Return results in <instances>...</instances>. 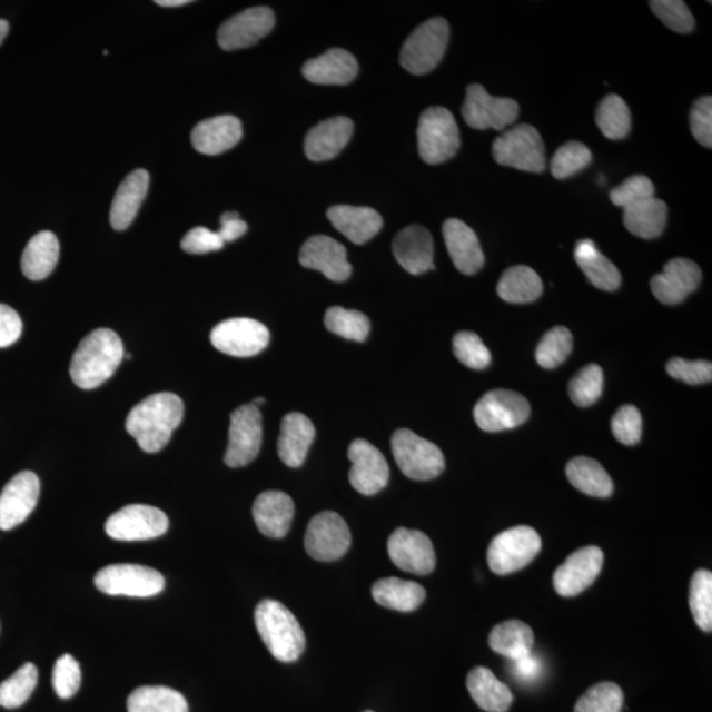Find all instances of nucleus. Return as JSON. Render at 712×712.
Segmentation results:
<instances>
[{
	"label": "nucleus",
	"instance_id": "nucleus-39",
	"mask_svg": "<svg viewBox=\"0 0 712 712\" xmlns=\"http://www.w3.org/2000/svg\"><path fill=\"white\" fill-rule=\"evenodd\" d=\"M543 281L536 270L526 266L511 267L497 284V295L511 304H528L536 301L543 294Z\"/></svg>",
	"mask_w": 712,
	"mask_h": 712
},
{
	"label": "nucleus",
	"instance_id": "nucleus-6",
	"mask_svg": "<svg viewBox=\"0 0 712 712\" xmlns=\"http://www.w3.org/2000/svg\"><path fill=\"white\" fill-rule=\"evenodd\" d=\"M392 453L403 474L413 481H432L445 469V457L437 445L409 429L392 436Z\"/></svg>",
	"mask_w": 712,
	"mask_h": 712
},
{
	"label": "nucleus",
	"instance_id": "nucleus-58",
	"mask_svg": "<svg viewBox=\"0 0 712 712\" xmlns=\"http://www.w3.org/2000/svg\"><path fill=\"white\" fill-rule=\"evenodd\" d=\"M248 226L245 220H241L238 212H225L220 217V229L218 231L219 237L222 238L225 244L235 241L247 233Z\"/></svg>",
	"mask_w": 712,
	"mask_h": 712
},
{
	"label": "nucleus",
	"instance_id": "nucleus-7",
	"mask_svg": "<svg viewBox=\"0 0 712 712\" xmlns=\"http://www.w3.org/2000/svg\"><path fill=\"white\" fill-rule=\"evenodd\" d=\"M493 156L501 166L524 172L543 174L546 168L543 138L536 128L530 125H518L496 138Z\"/></svg>",
	"mask_w": 712,
	"mask_h": 712
},
{
	"label": "nucleus",
	"instance_id": "nucleus-43",
	"mask_svg": "<svg viewBox=\"0 0 712 712\" xmlns=\"http://www.w3.org/2000/svg\"><path fill=\"white\" fill-rule=\"evenodd\" d=\"M327 330L342 338L365 342L369 334V319L358 310H347L333 306L325 315Z\"/></svg>",
	"mask_w": 712,
	"mask_h": 712
},
{
	"label": "nucleus",
	"instance_id": "nucleus-34",
	"mask_svg": "<svg viewBox=\"0 0 712 712\" xmlns=\"http://www.w3.org/2000/svg\"><path fill=\"white\" fill-rule=\"evenodd\" d=\"M574 258L587 279L597 289L614 291L622 284L619 269L603 254L597 251L593 240L583 239L576 244Z\"/></svg>",
	"mask_w": 712,
	"mask_h": 712
},
{
	"label": "nucleus",
	"instance_id": "nucleus-63",
	"mask_svg": "<svg viewBox=\"0 0 712 712\" xmlns=\"http://www.w3.org/2000/svg\"><path fill=\"white\" fill-rule=\"evenodd\" d=\"M366 712H374V711H366Z\"/></svg>",
	"mask_w": 712,
	"mask_h": 712
},
{
	"label": "nucleus",
	"instance_id": "nucleus-20",
	"mask_svg": "<svg viewBox=\"0 0 712 712\" xmlns=\"http://www.w3.org/2000/svg\"><path fill=\"white\" fill-rule=\"evenodd\" d=\"M275 16L268 7H254L225 21L218 31V44L225 51L253 47L274 30Z\"/></svg>",
	"mask_w": 712,
	"mask_h": 712
},
{
	"label": "nucleus",
	"instance_id": "nucleus-13",
	"mask_svg": "<svg viewBox=\"0 0 712 712\" xmlns=\"http://www.w3.org/2000/svg\"><path fill=\"white\" fill-rule=\"evenodd\" d=\"M169 528V520L159 508L146 504H131L107 518L105 531L118 541L158 538Z\"/></svg>",
	"mask_w": 712,
	"mask_h": 712
},
{
	"label": "nucleus",
	"instance_id": "nucleus-60",
	"mask_svg": "<svg viewBox=\"0 0 712 712\" xmlns=\"http://www.w3.org/2000/svg\"><path fill=\"white\" fill-rule=\"evenodd\" d=\"M188 3H190L188 0H158V2H156V4L161 7H180Z\"/></svg>",
	"mask_w": 712,
	"mask_h": 712
},
{
	"label": "nucleus",
	"instance_id": "nucleus-16",
	"mask_svg": "<svg viewBox=\"0 0 712 712\" xmlns=\"http://www.w3.org/2000/svg\"><path fill=\"white\" fill-rule=\"evenodd\" d=\"M347 455L353 463L348 479L358 493L372 496L387 487L389 466L379 448L366 439H355Z\"/></svg>",
	"mask_w": 712,
	"mask_h": 712
},
{
	"label": "nucleus",
	"instance_id": "nucleus-36",
	"mask_svg": "<svg viewBox=\"0 0 712 712\" xmlns=\"http://www.w3.org/2000/svg\"><path fill=\"white\" fill-rule=\"evenodd\" d=\"M491 650L502 656L516 661L530 656L534 645V633L522 621H507L497 624L490 633Z\"/></svg>",
	"mask_w": 712,
	"mask_h": 712
},
{
	"label": "nucleus",
	"instance_id": "nucleus-12",
	"mask_svg": "<svg viewBox=\"0 0 712 712\" xmlns=\"http://www.w3.org/2000/svg\"><path fill=\"white\" fill-rule=\"evenodd\" d=\"M520 107L515 99L490 96L482 85H469L462 116L465 122L475 130L502 131L515 122Z\"/></svg>",
	"mask_w": 712,
	"mask_h": 712
},
{
	"label": "nucleus",
	"instance_id": "nucleus-15",
	"mask_svg": "<svg viewBox=\"0 0 712 712\" xmlns=\"http://www.w3.org/2000/svg\"><path fill=\"white\" fill-rule=\"evenodd\" d=\"M210 340L220 353L248 358L265 350L269 344V330L259 320L233 318L214 327Z\"/></svg>",
	"mask_w": 712,
	"mask_h": 712
},
{
	"label": "nucleus",
	"instance_id": "nucleus-61",
	"mask_svg": "<svg viewBox=\"0 0 712 712\" xmlns=\"http://www.w3.org/2000/svg\"><path fill=\"white\" fill-rule=\"evenodd\" d=\"M9 31H10L9 21L4 19H0V44H2V42L7 38V34H9Z\"/></svg>",
	"mask_w": 712,
	"mask_h": 712
},
{
	"label": "nucleus",
	"instance_id": "nucleus-26",
	"mask_svg": "<svg viewBox=\"0 0 712 712\" xmlns=\"http://www.w3.org/2000/svg\"><path fill=\"white\" fill-rule=\"evenodd\" d=\"M395 258L407 273L423 275L434 269V245L429 231L423 226L405 227L394 240Z\"/></svg>",
	"mask_w": 712,
	"mask_h": 712
},
{
	"label": "nucleus",
	"instance_id": "nucleus-53",
	"mask_svg": "<svg viewBox=\"0 0 712 712\" xmlns=\"http://www.w3.org/2000/svg\"><path fill=\"white\" fill-rule=\"evenodd\" d=\"M612 433L619 443L632 446L636 445L643 432V419L640 412L633 405H624L615 413L611 422Z\"/></svg>",
	"mask_w": 712,
	"mask_h": 712
},
{
	"label": "nucleus",
	"instance_id": "nucleus-48",
	"mask_svg": "<svg viewBox=\"0 0 712 712\" xmlns=\"http://www.w3.org/2000/svg\"><path fill=\"white\" fill-rule=\"evenodd\" d=\"M603 380L602 368L597 365H589L568 383V395L578 407H590L600 400Z\"/></svg>",
	"mask_w": 712,
	"mask_h": 712
},
{
	"label": "nucleus",
	"instance_id": "nucleus-11",
	"mask_svg": "<svg viewBox=\"0 0 712 712\" xmlns=\"http://www.w3.org/2000/svg\"><path fill=\"white\" fill-rule=\"evenodd\" d=\"M263 443V422L259 407L241 405L231 413L229 446L225 463L231 468L249 465L258 457Z\"/></svg>",
	"mask_w": 712,
	"mask_h": 712
},
{
	"label": "nucleus",
	"instance_id": "nucleus-18",
	"mask_svg": "<svg viewBox=\"0 0 712 712\" xmlns=\"http://www.w3.org/2000/svg\"><path fill=\"white\" fill-rule=\"evenodd\" d=\"M387 550L392 562L403 572L427 575L436 567V552L422 531L396 530L390 534Z\"/></svg>",
	"mask_w": 712,
	"mask_h": 712
},
{
	"label": "nucleus",
	"instance_id": "nucleus-57",
	"mask_svg": "<svg viewBox=\"0 0 712 712\" xmlns=\"http://www.w3.org/2000/svg\"><path fill=\"white\" fill-rule=\"evenodd\" d=\"M23 332V323L10 306L0 304V348L16 344Z\"/></svg>",
	"mask_w": 712,
	"mask_h": 712
},
{
	"label": "nucleus",
	"instance_id": "nucleus-21",
	"mask_svg": "<svg viewBox=\"0 0 712 712\" xmlns=\"http://www.w3.org/2000/svg\"><path fill=\"white\" fill-rule=\"evenodd\" d=\"M701 268L696 263L675 258L669 260L661 274L653 277L651 288L654 297L665 305H676L686 300L700 287Z\"/></svg>",
	"mask_w": 712,
	"mask_h": 712
},
{
	"label": "nucleus",
	"instance_id": "nucleus-42",
	"mask_svg": "<svg viewBox=\"0 0 712 712\" xmlns=\"http://www.w3.org/2000/svg\"><path fill=\"white\" fill-rule=\"evenodd\" d=\"M38 668L27 662L10 679L0 683V706L6 709L23 706L38 686Z\"/></svg>",
	"mask_w": 712,
	"mask_h": 712
},
{
	"label": "nucleus",
	"instance_id": "nucleus-10",
	"mask_svg": "<svg viewBox=\"0 0 712 712\" xmlns=\"http://www.w3.org/2000/svg\"><path fill=\"white\" fill-rule=\"evenodd\" d=\"M530 415L528 400L517 392L507 389L487 392L474 408L476 424L490 433L514 429L524 424Z\"/></svg>",
	"mask_w": 712,
	"mask_h": 712
},
{
	"label": "nucleus",
	"instance_id": "nucleus-41",
	"mask_svg": "<svg viewBox=\"0 0 712 712\" xmlns=\"http://www.w3.org/2000/svg\"><path fill=\"white\" fill-rule=\"evenodd\" d=\"M596 125L605 138L622 140L631 131L630 107L623 98L610 95L603 99L596 109Z\"/></svg>",
	"mask_w": 712,
	"mask_h": 712
},
{
	"label": "nucleus",
	"instance_id": "nucleus-56",
	"mask_svg": "<svg viewBox=\"0 0 712 712\" xmlns=\"http://www.w3.org/2000/svg\"><path fill=\"white\" fill-rule=\"evenodd\" d=\"M225 246V241L219 237L218 233H214L206 227H195L185 235L181 247L185 253L194 255H204L219 251Z\"/></svg>",
	"mask_w": 712,
	"mask_h": 712
},
{
	"label": "nucleus",
	"instance_id": "nucleus-25",
	"mask_svg": "<svg viewBox=\"0 0 712 712\" xmlns=\"http://www.w3.org/2000/svg\"><path fill=\"white\" fill-rule=\"evenodd\" d=\"M353 132L352 119L336 117L324 120L306 135L305 154L312 161L332 160L347 146Z\"/></svg>",
	"mask_w": 712,
	"mask_h": 712
},
{
	"label": "nucleus",
	"instance_id": "nucleus-35",
	"mask_svg": "<svg viewBox=\"0 0 712 712\" xmlns=\"http://www.w3.org/2000/svg\"><path fill=\"white\" fill-rule=\"evenodd\" d=\"M668 206L656 197L644 199L623 209V222L631 234L641 239L659 238L665 230Z\"/></svg>",
	"mask_w": 712,
	"mask_h": 712
},
{
	"label": "nucleus",
	"instance_id": "nucleus-17",
	"mask_svg": "<svg viewBox=\"0 0 712 712\" xmlns=\"http://www.w3.org/2000/svg\"><path fill=\"white\" fill-rule=\"evenodd\" d=\"M604 554L601 547L591 545L570 554L564 564L555 570L554 589L561 596H575L589 589L603 567Z\"/></svg>",
	"mask_w": 712,
	"mask_h": 712
},
{
	"label": "nucleus",
	"instance_id": "nucleus-37",
	"mask_svg": "<svg viewBox=\"0 0 712 712\" xmlns=\"http://www.w3.org/2000/svg\"><path fill=\"white\" fill-rule=\"evenodd\" d=\"M373 596L383 607L412 612L422 605L426 597V591L416 582L400 578H384L373 586Z\"/></svg>",
	"mask_w": 712,
	"mask_h": 712
},
{
	"label": "nucleus",
	"instance_id": "nucleus-23",
	"mask_svg": "<svg viewBox=\"0 0 712 712\" xmlns=\"http://www.w3.org/2000/svg\"><path fill=\"white\" fill-rule=\"evenodd\" d=\"M443 234L448 255L459 273L475 275L484 265V254L476 234L459 219H447Z\"/></svg>",
	"mask_w": 712,
	"mask_h": 712
},
{
	"label": "nucleus",
	"instance_id": "nucleus-28",
	"mask_svg": "<svg viewBox=\"0 0 712 712\" xmlns=\"http://www.w3.org/2000/svg\"><path fill=\"white\" fill-rule=\"evenodd\" d=\"M358 62L345 49L334 48L305 63L303 75L317 85H347L358 76Z\"/></svg>",
	"mask_w": 712,
	"mask_h": 712
},
{
	"label": "nucleus",
	"instance_id": "nucleus-45",
	"mask_svg": "<svg viewBox=\"0 0 712 712\" xmlns=\"http://www.w3.org/2000/svg\"><path fill=\"white\" fill-rule=\"evenodd\" d=\"M623 690L614 682L596 683L575 704L574 712H622Z\"/></svg>",
	"mask_w": 712,
	"mask_h": 712
},
{
	"label": "nucleus",
	"instance_id": "nucleus-29",
	"mask_svg": "<svg viewBox=\"0 0 712 712\" xmlns=\"http://www.w3.org/2000/svg\"><path fill=\"white\" fill-rule=\"evenodd\" d=\"M334 227L355 245H365L379 234L383 227L380 214L372 208L338 205L327 210Z\"/></svg>",
	"mask_w": 712,
	"mask_h": 712
},
{
	"label": "nucleus",
	"instance_id": "nucleus-5",
	"mask_svg": "<svg viewBox=\"0 0 712 712\" xmlns=\"http://www.w3.org/2000/svg\"><path fill=\"white\" fill-rule=\"evenodd\" d=\"M417 139L419 156L432 166L451 160L461 147L458 125L444 107H431L422 113Z\"/></svg>",
	"mask_w": 712,
	"mask_h": 712
},
{
	"label": "nucleus",
	"instance_id": "nucleus-52",
	"mask_svg": "<svg viewBox=\"0 0 712 712\" xmlns=\"http://www.w3.org/2000/svg\"><path fill=\"white\" fill-rule=\"evenodd\" d=\"M656 189H654L653 182L643 175L632 176L619 185L617 188L610 191V198L612 204L619 206V208H626V206L635 205L644 201V199L654 197Z\"/></svg>",
	"mask_w": 712,
	"mask_h": 712
},
{
	"label": "nucleus",
	"instance_id": "nucleus-1",
	"mask_svg": "<svg viewBox=\"0 0 712 712\" xmlns=\"http://www.w3.org/2000/svg\"><path fill=\"white\" fill-rule=\"evenodd\" d=\"M184 403L169 392L148 396L135 405L126 419V429L137 439L141 451L159 453L182 423Z\"/></svg>",
	"mask_w": 712,
	"mask_h": 712
},
{
	"label": "nucleus",
	"instance_id": "nucleus-22",
	"mask_svg": "<svg viewBox=\"0 0 712 712\" xmlns=\"http://www.w3.org/2000/svg\"><path fill=\"white\" fill-rule=\"evenodd\" d=\"M300 263L303 267L319 270L327 279L336 283L346 281L353 273V267L347 261L346 248L325 235H316L305 241Z\"/></svg>",
	"mask_w": 712,
	"mask_h": 712
},
{
	"label": "nucleus",
	"instance_id": "nucleus-31",
	"mask_svg": "<svg viewBox=\"0 0 712 712\" xmlns=\"http://www.w3.org/2000/svg\"><path fill=\"white\" fill-rule=\"evenodd\" d=\"M149 175L145 169L135 170L119 185L110 210V224L117 231L128 229L137 218L148 194Z\"/></svg>",
	"mask_w": 712,
	"mask_h": 712
},
{
	"label": "nucleus",
	"instance_id": "nucleus-50",
	"mask_svg": "<svg viewBox=\"0 0 712 712\" xmlns=\"http://www.w3.org/2000/svg\"><path fill=\"white\" fill-rule=\"evenodd\" d=\"M651 10L669 30L689 33L694 30L695 21L689 7L681 0H652Z\"/></svg>",
	"mask_w": 712,
	"mask_h": 712
},
{
	"label": "nucleus",
	"instance_id": "nucleus-4",
	"mask_svg": "<svg viewBox=\"0 0 712 712\" xmlns=\"http://www.w3.org/2000/svg\"><path fill=\"white\" fill-rule=\"evenodd\" d=\"M451 39V27L443 18H433L418 26L404 42L400 62L415 76L429 73L444 59Z\"/></svg>",
	"mask_w": 712,
	"mask_h": 712
},
{
	"label": "nucleus",
	"instance_id": "nucleus-19",
	"mask_svg": "<svg viewBox=\"0 0 712 712\" xmlns=\"http://www.w3.org/2000/svg\"><path fill=\"white\" fill-rule=\"evenodd\" d=\"M40 481L32 472H21L6 484L0 494V530L11 531L23 524L38 505Z\"/></svg>",
	"mask_w": 712,
	"mask_h": 712
},
{
	"label": "nucleus",
	"instance_id": "nucleus-33",
	"mask_svg": "<svg viewBox=\"0 0 712 712\" xmlns=\"http://www.w3.org/2000/svg\"><path fill=\"white\" fill-rule=\"evenodd\" d=\"M59 258V239L51 231H41L27 245L21 256V270L27 279L41 281L53 273Z\"/></svg>",
	"mask_w": 712,
	"mask_h": 712
},
{
	"label": "nucleus",
	"instance_id": "nucleus-27",
	"mask_svg": "<svg viewBox=\"0 0 712 712\" xmlns=\"http://www.w3.org/2000/svg\"><path fill=\"white\" fill-rule=\"evenodd\" d=\"M244 130L240 120L233 116H220L202 120L191 132V145L199 154L220 155L238 145Z\"/></svg>",
	"mask_w": 712,
	"mask_h": 712
},
{
	"label": "nucleus",
	"instance_id": "nucleus-62",
	"mask_svg": "<svg viewBox=\"0 0 712 712\" xmlns=\"http://www.w3.org/2000/svg\"><path fill=\"white\" fill-rule=\"evenodd\" d=\"M265 402H266L265 398L259 397V398H256V400L253 404L256 405V407H258V405L265 404Z\"/></svg>",
	"mask_w": 712,
	"mask_h": 712
},
{
	"label": "nucleus",
	"instance_id": "nucleus-47",
	"mask_svg": "<svg viewBox=\"0 0 712 712\" xmlns=\"http://www.w3.org/2000/svg\"><path fill=\"white\" fill-rule=\"evenodd\" d=\"M593 160L590 148L580 141H568L554 154L551 170L558 180H564L581 172Z\"/></svg>",
	"mask_w": 712,
	"mask_h": 712
},
{
	"label": "nucleus",
	"instance_id": "nucleus-30",
	"mask_svg": "<svg viewBox=\"0 0 712 712\" xmlns=\"http://www.w3.org/2000/svg\"><path fill=\"white\" fill-rule=\"evenodd\" d=\"M315 425L303 413H289L281 422L279 457L289 467H300L315 441Z\"/></svg>",
	"mask_w": 712,
	"mask_h": 712
},
{
	"label": "nucleus",
	"instance_id": "nucleus-44",
	"mask_svg": "<svg viewBox=\"0 0 712 712\" xmlns=\"http://www.w3.org/2000/svg\"><path fill=\"white\" fill-rule=\"evenodd\" d=\"M690 610L695 624L704 632L712 630V573L709 570H696L690 583Z\"/></svg>",
	"mask_w": 712,
	"mask_h": 712
},
{
	"label": "nucleus",
	"instance_id": "nucleus-8",
	"mask_svg": "<svg viewBox=\"0 0 712 712\" xmlns=\"http://www.w3.org/2000/svg\"><path fill=\"white\" fill-rule=\"evenodd\" d=\"M541 546L540 534L531 526L518 525L498 533L488 546L491 572L497 575L518 572L537 557Z\"/></svg>",
	"mask_w": 712,
	"mask_h": 712
},
{
	"label": "nucleus",
	"instance_id": "nucleus-32",
	"mask_svg": "<svg viewBox=\"0 0 712 712\" xmlns=\"http://www.w3.org/2000/svg\"><path fill=\"white\" fill-rule=\"evenodd\" d=\"M467 689L478 706L487 712H507L514 702L510 688L487 668L478 666L467 675Z\"/></svg>",
	"mask_w": 712,
	"mask_h": 712
},
{
	"label": "nucleus",
	"instance_id": "nucleus-2",
	"mask_svg": "<svg viewBox=\"0 0 712 712\" xmlns=\"http://www.w3.org/2000/svg\"><path fill=\"white\" fill-rule=\"evenodd\" d=\"M125 358L122 339L116 332L98 329L85 337L71 358L70 376L77 387L95 389L116 374Z\"/></svg>",
	"mask_w": 712,
	"mask_h": 712
},
{
	"label": "nucleus",
	"instance_id": "nucleus-40",
	"mask_svg": "<svg viewBox=\"0 0 712 712\" xmlns=\"http://www.w3.org/2000/svg\"><path fill=\"white\" fill-rule=\"evenodd\" d=\"M128 712H189L187 700L166 686H141L127 700Z\"/></svg>",
	"mask_w": 712,
	"mask_h": 712
},
{
	"label": "nucleus",
	"instance_id": "nucleus-49",
	"mask_svg": "<svg viewBox=\"0 0 712 712\" xmlns=\"http://www.w3.org/2000/svg\"><path fill=\"white\" fill-rule=\"evenodd\" d=\"M453 350L458 360L469 368L484 369L490 366L491 353L475 333L459 332L455 334Z\"/></svg>",
	"mask_w": 712,
	"mask_h": 712
},
{
	"label": "nucleus",
	"instance_id": "nucleus-59",
	"mask_svg": "<svg viewBox=\"0 0 712 712\" xmlns=\"http://www.w3.org/2000/svg\"><path fill=\"white\" fill-rule=\"evenodd\" d=\"M512 664H514L512 665V669H514V674L518 680L531 682L538 679L541 673V661L538 657L533 656L532 653L530 656L524 659L512 661Z\"/></svg>",
	"mask_w": 712,
	"mask_h": 712
},
{
	"label": "nucleus",
	"instance_id": "nucleus-46",
	"mask_svg": "<svg viewBox=\"0 0 712 712\" xmlns=\"http://www.w3.org/2000/svg\"><path fill=\"white\" fill-rule=\"evenodd\" d=\"M572 350V333L564 326H557L541 339L536 350V360L541 367L552 369L561 366Z\"/></svg>",
	"mask_w": 712,
	"mask_h": 712
},
{
	"label": "nucleus",
	"instance_id": "nucleus-3",
	"mask_svg": "<svg viewBox=\"0 0 712 712\" xmlns=\"http://www.w3.org/2000/svg\"><path fill=\"white\" fill-rule=\"evenodd\" d=\"M255 625L276 660L294 662L305 650V633L296 616L280 602L265 600L255 610Z\"/></svg>",
	"mask_w": 712,
	"mask_h": 712
},
{
	"label": "nucleus",
	"instance_id": "nucleus-9",
	"mask_svg": "<svg viewBox=\"0 0 712 712\" xmlns=\"http://www.w3.org/2000/svg\"><path fill=\"white\" fill-rule=\"evenodd\" d=\"M95 583L107 595L132 597L155 596L166 586V580L158 570L131 564L110 565L99 570Z\"/></svg>",
	"mask_w": 712,
	"mask_h": 712
},
{
	"label": "nucleus",
	"instance_id": "nucleus-55",
	"mask_svg": "<svg viewBox=\"0 0 712 712\" xmlns=\"http://www.w3.org/2000/svg\"><path fill=\"white\" fill-rule=\"evenodd\" d=\"M690 128L694 139L701 146L712 147V98L710 96L696 99L690 111Z\"/></svg>",
	"mask_w": 712,
	"mask_h": 712
},
{
	"label": "nucleus",
	"instance_id": "nucleus-14",
	"mask_svg": "<svg viewBox=\"0 0 712 712\" xmlns=\"http://www.w3.org/2000/svg\"><path fill=\"white\" fill-rule=\"evenodd\" d=\"M352 545V532L336 512L325 511L310 520L305 533V550L312 558L337 561Z\"/></svg>",
	"mask_w": 712,
	"mask_h": 712
},
{
	"label": "nucleus",
	"instance_id": "nucleus-38",
	"mask_svg": "<svg viewBox=\"0 0 712 712\" xmlns=\"http://www.w3.org/2000/svg\"><path fill=\"white\" fill-rule=\"evenodd\" d=\"M566 475L570 483L581 493L594 497H609L614 493V483L600 462L576 457L567 463Z\"/></svg>",
	"mask_w": 712,
	"mask_h": 712
},
{
	"label": "nucleus",
	"instance_id": "nucleus-24",
	"mask_svg": "<svg viewBox=\"0 0 712 712\" xmlns=\"http://www.w3.org/2000/svg\"><path fill=\"white\" fill-rule=\"evenodd\" d=\"M253 515L258 530L270 538L287 536L295 516V503L281 491H266L256 497Z\"/></svg>",
	"mask_w": 712,
	"mask_h": 712
},
{
	"label": "nucleus",
	"instance_id": "nucleus-51",
	"mask_svg": "<svg viewBox=\"0 0 712 712\" xmlns=\"http://www.w3.org/2000/svg\"><path fill=\"white\" fill-rule=\"evenodd\" d=\"M80 664L70 654H63L56 661L52 674L53 689L62 700H69L81 686Z\"/></svg>",
	"mask_w": 712,
	"mask_h": 712
},
{
	"label": "nucleus",
	"instance_id": "nucleus-54",
	"mask_svg": "<svg viewBox=\"0 0 712 712\" xmlns=\"http://www.w3.org/2000/svg\"><path fill=\"white\" fill-rule=\"evenodd\" d=\"M666 372L673 379L685 382L690 386L712 380V365L706 360L674 358L668 363Z\"/></svg>",
	"mask_w": 712,
	"mask_h": 712
}]
</instances>
